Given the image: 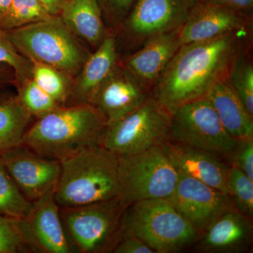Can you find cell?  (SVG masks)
Here are the masks:
<instances>
[{"mask_svg":"<svg viewBox=\"0 0 253 253\" xmlns=\"http://www.w3.org/2000/svg\"><path fill=\"white\" fill-rule=\"evenodd\" d=\"M252 38L253 31H241L181 45L151 89V96L169 113L206 97L226 77L234 56L253 43Z\"/></svg>","mask_w":253,"mask_h":253,"instance_id":"6da1fadb","label":"cell"},{"mask_svg":"<svg viewBox=\"0 0 253 253\" xmlns=\"http://www.w3.org/2000/svg\"><path fill=\"white\" fill-rule=\"evenodd\" d=\"M106 126L91 104L60 106L28 127L22 145L61 162L83 149L100 145Z\"/></svg>","mask_w":253,"mask_h":253,"instance_id":"7a4b0ae2","label":"cell"},{"mask_svg":"<svg viewBox=\"0 0 253 253\" xmlns=\"http://www.w3.org/2000/svg\"><path fill=\"white\" fill-rule=\"evenodd\" d=\"M54 197L61 208L76 207L121 197L118 157L101 145L61 161Z\"/></svg>","mask_w":253,"mask_h":253,"instance_id":"3957f363","label":"cell"},{"mask_svg":"<svg viewBox=\"0 0 253 253\" xmlns=\"http://www.w3.org/2000/svg\"><path fill=\"white\" fill-rule=\"evenodd\" d=\"M6 32L23 56L33 62L51 66L65 75L79 72L89 55L60 16H51Z\"/></svg>","mask_w":253,"mask_h":253,"instance_id":"277c9868","label":"cell"},{"mask_svg":"<svg viewBox=\"0 0 253 253\" xmlns=\"http://www.w3.org/2000/svg\"><path fill=\"white\" fill-rule=\"evenodd\" d=\"M123 230L134 234L156 253H172L192 244L198 231L167 199L144 200L128 206Z\"/></svg>","mask_w":253,"mask_h":253,"instance_id":"5b68a950","label":"cell"},{"mask_svg":"<svg viewBox=\"0 0 253 253\" xmlns=\"http://www.w3.org/2000/svg\"><path fill=\"white\" fill-rule=\"evenodd\" d=\"M129 205L121 197L76 207H59L65 230L78 252H113Z\"/></svg>","mask_w":253,"mask_h":253,"instance_id":"8992f818","label":"cell"},{"mask_svg":"<svg viewBox=\"0 0 253 253\" xmlns=\"http://www.w3.org/2000/svg\"><path fill=\"white\" fill-rule=\"evenodd\" d=\"M178 179L179 171L165 142L118 157L121 197L129 206L144 200L167 199L174 191Z\"/></svg>","mask_w":253,"mask_h":253,"instance_id":"52a82bcc","label":"cell"},{"mask_svg":"<svg viewBox=\"0 0 253 253\" xmlns=\"http://www.w3.org/2000/svg\"><path fill=\"white\" fill-rule=\"evenodd\" d=\"M170 113L150 96L139 108L110 123L100 145L118 157L136 154L168 141Z\"/></svg>","mask_w":253,"mask_h":253,"instance_id":"ba28073f","label":"cell"},{"mask_svg":"<svg viewBox=\"0 0 253 253\" xmlns=\"http://www.w3.org/2000/svg\"><path fill=\"white\" fill-rule=\"evenodd\" d=\"M168 141L227 158L237 142L224 129L206 97L182 105L170 113Z\"/></svg>","mask_w":253,"mask_h":253,"instance_id":"9c48e42d","label":"cell"},{"mask_svg":"<svg viewBox=\"0 0 253 253\" xmlns=\"http://www.w3.org/2000/svg\"><path fill=\"white\" fill-rule=\"evenodd\" d=\"M198 0H134L121 25L132 53L156 37L177 31Z\"/></svg>","mask_w":253,"mask_h":253,"instance_id":"30bf717a","label":"cell"},{"mask_svg":"<svg viewBox=\"0 0 253 253\" xmlns=\"http://www.w3.org/2000/svg\"><path fill=\"white\" fill-rule=\"evenodd\" d=\"M0 161L32 203L56 191L61 173L59 161L42 156L23 145L5 151Z\"/></svg>","mask_w":253,"mask_h":253,"instance_id":"8fae6325","label":"cell"},{"mask_svg":"<svg viewBox=\"0 0 253 253\" xmlns=\"http://www.w3.org/2000/svg\"><path fill=\"white\" fill-rule=\"evenodd\" d=\"M167 199L198 231L206 230L221 214L236 209L229 194L180 172L174 191Z\"/></svg>","mask_w":253,"mask_h":253,"instance_id":"7c38bea8","label":"cell"},{"mask_svg":"<svg viewBox=\"0 0 253 253\" xmlns=\"http://www.w3.org/2000/svg\"><path fill=\"white\" fill-rule=\"evenodd\" d=\"M253 16L198 0L177 30L181 46L241 31H253Z\"/></svg>","mask_w":253,"mask_h":253,"instance_id":"4fadbf2b","label":"cell"},{"mask_svg":"<svg viewBox=\"0 0 253 253\" xmlns=\"http://www.w3.org/2000/svg\"><path fill=\"white\" fill-rule=\"evenodd\" d=\"M151 96L121 61L95 93L90 104L106 126L139 108Z\"/></svg>","mask_w":253,"mask_h":253,"instance_id":"5bb4252c","label":"cell"},{"mask_svg":"<svg viewBox=\"0 0 253 253\" xmlns=\"http://www.w3.org/2000/svg\"><path fill=\"white\" fill-rule=\"evenodd\" d=\"M55 191L33 203L31 212L24 219L36 253L76 252L68 239L54 197Z\"/></svg>","mask_w":253,"mask_h":253,"instance_id":"9a60e30c","label":"cell"},{"mask_svg":"<svg viewBox=\"0 0 253 253\" xmlns=\"http://www.w3.org/2000/svg\"><path fill=\"white\" fill-rule=\"evenodd\" d=\"M177 31L150 40L121 61L136 81L151 91L180 48Z\"/></svg>","mask_w":253,"mask_h":253,"instance_id":"2e32d148","label":"cell"},{"mask_svg":"<svg viewBox=\"0 0 253 253\" xmlns=\"http://www.w3.org/2000/svg\"><path fill=\"white\" fill-rule=\"evenodd\" d=\"M165 145L179 172L229 194V167L221 161L220 156L174 141H166Z\"/></svg>","mask_w":253,"mask_h":253,"instance_id":"e0dca14e","label":"cell"},{"mask_svg":"<svg viewBox=\"0 0 253 253\" xmlns=\"http://www.w3.org/2000/svg\"><path fill=\"white\" fill-rule=\"evenodd\" d=\"M117 41L112 32L105 38L89 54L80 71V76L74 89L71 91L76 104H90L99 86L113 72L119 63Z\"/></svg>","mask_w":253,"mask_h":253,"instance_id":"ac0fdd59","label":"cell"},{"mask_svg":"<svg viewBox=\"0 0 253 253\" xmlns=\"http://www.w3.org/2000/svg\"><path fill=\"white\" fill-rule=\"evenodd\" d=\"M201 249L210 252H229L246 249L251 242V217L236 209L221 214L206 228Z\"/></svg>","mask_w":253,"mask_h":253,"instance_id":"d6986e66","label":"cell"},{"mask_svg":"<svg viewBox=\"0 0 253 253\" xmlns=\"http://www.w3.org/2000/svg\"><path fill=\"white\" fill-rule=\"evenodd\" d=\"M206 97L234 139H253V116L233 90L226 77L217 81Z\"/></svg>","mask_w":253,"mask_h":253,"instance_id":"ffe728a7","label":"cell"},{"mask_svg":"<svg viewBox=\"0 0 253 253\" xmlns=\"http://www.w3.org/2000/svg\"><path fill=\"white\" fill-rule=\"evenodd\" d=\"M60 14L75 36L95 48L109 34L98 0H67Z\"/></svg>","mask_w":253,"mask_h":253,"instance_id":"44dd1931","label":"cell"},{"mask_svg":"<svg viewBox=\"0 0 253 253\" xmlns=\"http://www.w3.org/2000/svg\"><path fill=\"white\" fill-rule=\"evenodd\" d=\"M32 117L17 96H0V155L22 145Z\"/></svg>","mask_w":253,"mask_h":253,"instance_id":"7402d4cb","label":"cell"},{"mask_svg":"<svg viewBox=\"0 0 253 253\" xmlns=\"http://www.w3.org/2000/svg\"><path fill=\"white\" fill-rule=\"evenodd\" d=\"M253 43L237 53L231 61L226 79L250 114L253 116Z\"/></svg>","mask_w":253,"mask_h":253,"instance_id":"603a6c76","label":"cell"},{"mask_svg":"<svg viewBox=\"0 0 253 253\" xmlns=\"http://www.w3.org/2000/svg\"><path fill=\"white\" fill-rule=\"evenodd\" d=\"M33 207L0 161V215L24 219Z\"/></svg>","mask_w":253,"mask_h":253,"instance_id":"cb8c5ba5","label":"cell"},{"mask_svg":"<svg viewBox=\"0 0 253 253\" xmlns=\"http://www.w3.org/2000/svg\"><path fill=\"white\" fill-rule=\"evenodd\" d=\"M36 253L23 219L0 215V253Z\"/></svg>","mask_w":253,"mask_h":253,"instance_id":"d4e9b609","label":"cell"},{"mask_svg":"<svg viewBox=\"0 0 253 253\" xmlns=\"http://www.w3.org/2000/svg\"><path fill=\"white\" fill-rule=\"evenodd\" d=\"M50 16L38 0H12L9 7L0 16V28L11 31Z\"/></svg>","mask_w":253,"mask_h":253,"instance_id":"484cf974","label":"cell"},{"mask_svg":"<svg viewBox=\"0 0 253 253\" xmlns=\"http://www.w3.org/2000/svg\"><path fill=\"white\" fill-rule=\"evenodd\" d=\"M33 63V81L56 102L63 106L71 93L64 73L46 65Z\"/></svg>","mask_w":253,"mask_h":253,"instance_id":"4316f807","label":"cell"},{"mask_svg":"<svg viewBox=\"0 0 253 253\" xmlns=\"http://www.w3.org/2000/svg\"><path fill=\"white\" fill-rule=\"evenodd\" d=\"M19 86L18 99L32 116L41 118L63 106L43 91L33 78Z\"/></svg>","mask_w":253,"mask_h":253,"instance_id":"83f0119b","label":"cell"},{"mask_svg":"<svg viewBox=\"0 0 253 253\" xmlns=\"http://www.w3.org/2000/svg\"><path fill=\"white\" fill-rule=\"evenodd\" d=\"M228 190L237 211L252 218L253 214V181L239 168L229 167Z\"/></svg>","mask_w":253,"mask_h":253,"instance_id":"f1b7e54d","label":"cell"},{"mask_svg":"<svg viewBox=\"0 0 253 253\" xmlns=\"http://www.w3.org/2000/svg\"><path fill=\"white\" fill-rule=\"evenodd\" d=\"M0 65H6L14 71L19 85L32 78L33 63L16 49L6 32L0 28Z\"/></svg>","mask_w":253,"mask_h":253,"instance_id":"f546056e","label":"cell"},{"mask_svg":"<svg viewBox=\"0 0 253 253\" xmlns=\"http://www.w3.org/2000/svg\"><path fill=\"white\" fill-rule=\"evenodd\" d=\"M229 158L231 166L239 168L253 181V139H237Z\"/></svg>","mask_w":253,"mask_h":253,"instance_id":"4dcf8cb0","label":"cell"},{"mask_svg":"<svg viewBox=\"0 0 253 253\" xmlns=\"http://www.w3.org/2000/svg\"><path fill=\"white\" fill-rule=\"evenodd\" d=\"M101 10L115 26H121L129 13L134 0H98Z\"/></svg>","mask_w":253,"mask_h":253,"instance_id":"1f68e13d","label":"cell"},{"mask_svg":"<svg viewBox=\"0 0 253 253\" xmlns=\"http://www.w3.org/2000/svg\"><path fill=\"white\" fill-rule=\"evenodd\" d=\"M116 253H156L144 241L134 234L123 230L118 244L113 250Z\"/></svg>","mask_w":253,"mask_h":253,"instance_id":"d6a6232c","label":"cell"},{"mask_svg":"<svg viewBox=\"0 0 253 253\" xmlns=\"http://www.w3.org/2000/svg\"><path fill=\"white\" fill-rule=\"evenodd\" d=\"M211 4L219 5L242 14L253 16V0H201Z\"/></svg>","mask_w":253,"mask_h":253,"instance_id":"836d02e7","label":"cell"},{"mask_svg":"<svg viewBox=\"0 0 253 253\" xmlns=\"http://www.w3.org/2000/svg\"><path fill=\"white\" fill-rule=\"evenodd\" d=\"M67 0H38L42 6L51 16H58Z\"/></svg>","mask_w":253,"mask_h":253,"instance_id":"e575fe53","label":"cell"},{"mask_svg":"<svg viewBox=\"0 0 253 253\" xmlns=\"http://www.w3.org/2000/svg\"><path fill=\"white\" fill-rule=\"evenodd\" d=\"M12 0H0V16L4 14L11 4Z\"/></svg>","mask_w":253,"mask_h":253,"instance_id":"d590c367","label":"cell"},{"mask_svg":"<svg viewBox=\"0 0 253 253\" xmlns=\"http://www.w3.org/2000/svg\"><path fill=\"white\" fill-rule=\"evenodd\" d=\"M6 81V75L5 74L4 71H1L0 68V86Z\"/></svg>","mask_w":253,"mask_h":253,"instance_id":"8d00e7d4","label":"cell"}]
</instances>
